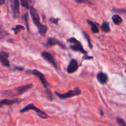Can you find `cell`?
Returning <instances> with one entry per match:
<instances>
[{
	"label": "cell",
	"mask_w": 126,
	"mask_h": 126,
	"mask_svg": "<svg viewBox=\"0 0 126 126\" xmlns=\"http://www.w3.org/2000/svg\"><path fill=\"white\" fill-rule=\"evenodd\" d=\"M30 12L31 16H32L33 22H34L35 25L38 28L39 33L42 36H45L47 31V27L46 25L42 24L40 21V18H39V16L38 15V12H37V11H36V9L33 6L30 7Z\"/></svg>",
	"instance_id": "1"
},
{
	"label": "cell",
	"mask_w": 126,
	"mask_h": 126,
	"mask_svg": "<svg viewBox=\"0 0 126 126\" xmlns=\"http://www.w3.org/2000/svg\"><path fill=\"white\" fill-rule=\"evenodd\" d=\"M10 2L13 13V17L14 18H17L20 14L19 0H10Z\"/></svg>",
	"instance_id": "5"
},
{
	"label": "cell",
	"mask_w": 126,
	"mask_h": 126,
	"mask_svg": "<svg viewBox=\"0 0 126 126\" xmlns=\"http://www.w3.org/2000/svg\"><path fill=\"white\" fill-rule=\"evenodd\" d=\"M20 102L18 99H4L0 101V107H2L4 105H12L14 103H18Z\"/></svg>",
	"instance_id": "13"
},
{
	"label": "cell",
	"mask_w": 126,
	"mask_h": 126,
	"mask_svg": "<svg viewBox=\"0 0 126 126\" xmlns=\"http://www.w3.org/2000/svg\"></svg>",
	"instance_id": "30"
},
{
	"label": "cell",
	"mask_w": 126,
	"mask_h": 126,
	"mask_svg": "<svg viewBox=\"0 0 126 126\" xmlns=\"http://www.w3.org/2000/svg\"><path fill=\"white\" fill-rule=\"evenodd\" d=\"M116 121L119 126H126V123L124 121V119H121L120 118H118L116 119Z\"/></svg>",
	"instance_id": "19"
},
{
	"label": "cell",
	"mask_w": 126,
	"mask_h": 126,
	"mask_svg": "<svg viewBox=\"0 0 126 126\" xmlns=\"http://www.w3.org/2000/svg\"><path fill=\"white\" fill-rule=\"evenodd\" d=\"M101 29L105 33H109L110 32V27L109 23L107 22H103V24L101 25Z\"/></svg>",
	"instance_id": "16"
},
{
	"label": "cell",
	"mask_w": 126,
	"mask_h": 126,
	"mask_svg": "<svg viewBox=\"0 0 126 126\" xmlns=\"http://www.w3.org/2000/svg\"><path fill=\"white\" fill-rule=\"evenodd\" d=\"M47 44L49 46H55L58 45L59 46L61 47L63 49H65L66 47L64 44H63L61 42H60L59 41H58L57 39H55V38H49L47 39Z\"/></svg>",
	"instance_id": "11"
},
{
	"label": "cell",
	"mask_w": 126,
	"mask_h": 126,
	"mask_svg": "<svg viewBox=\"0 0 126 126\" xmlns=\"http://www.w3.org/2000/svg\"><path fill=\"white\" fill-rule=\"evenodd\" d=\"M97 79L98 82L102 84H105L108 81V76L106 73L103 72H99L97 75Z\"/></svg>",
	"instance_id": "12"
},
{
	"label": "cell",
	"mask_w": 126,
	"mask_h": 126,
	"mask_svg": "<svg viewBox=\"0 0 126 126\" xmlns=\"http://www.w3.org/2000/svg\"><path fill=\"white\" fill-rule=\"evenodd\" d=\"M12 30L15 32V34H17L20 31L24 30V27H23V26L20 25H18L16 26L15 28H12Z\"/></svg>",
	"instance_id": "17"
},
{
	"label": "cell",
	"mask_w": 126,
	"mask_h": 126,
	"mask_svg": "<svg viewBox=\"0 0 126 126\" xmlns=\"http://www.w3.org/2000/svg\"><path fill=\"white\" fill-rule=\"evenodd\" d=\"M20 2H21V4L22 5V6L26 7L27 9L29 8V7H28V0H20Z\"/></svg>",
	"instance_id": "21"
},
{
	"label": "cell",
	"mask_w": 126,
	"mask_h": 126,
	"mask_svg": "<svg viewBox=\"0 0 126 126\" xmlns=\"http://www.w3.org/2000/svg\"><path fill=\"white\" fill-rule=\"evenodd\" d=\"M78 69V63L76 60L72 59L67 67V72L70 74L73 73L75 71H77Z\"/></svg>",
	"instance_id": "10"
},
{
	"label": "cell",
	"mask_w": 126,
	"mask_h": 126,
	"mask_svg": "<svg viewBox=\"0 0 126 126\" xmlns=\"http://www.w3.org/2000/svg\"><path fill=\"white\" fill-rule=\"evenodd\" d=\"M29 110L35 111L37 113V114H38V115L39 116L40 118H43V119H47V118H49V116H48L45 112L41 110L39 108H37V107H36L35 105H34L33 103H30V104H28V105H27L25 107H24L23 109L20 110V113H25V112H27Z\"/></svg>",
	"instance_id": "3"
},
{
	"label": "cell",
	"mask_w": 126,
	"mask_h": 126,
	"mask_svg": "<svg viewBox=\"0 0 126 126\" xmlns=\"http://www.w3.org/2000/svg\"><path fill=\"white\" fill-rule=\"evenodd\" d=\"M32 74H33V75H35V76H36L37 77H38L39 79L40 80V81L41 82V83L43 84V86H44L46 89L47 88L48 83H47V82L46 79L44 75H43L41 72H40V71H38V70H32Z\"/></svg>",
	"instance_id": "8"
},
{
	"label": "cell",
	"mask_w": 126,
	"mask_h": 126,
	"mask_svg": "<svg viewBox=\"0 0 126 126\" xmlns=\"http://www.w3.org/2000/svg\"><path fill=\"white\" fill-rule=\"evenodd\" d=\"M100 112H101V115H103V112L102 111V110L100 111Z\"/></svg>",
	"instance_id": "29"
},
{
	"label": "cell",
	"mask_w": 126,
	"mask_h": 126,
	"mask_svg": "<svg viewBox=\"0 0 126 126\" xmlns=\"http://www.w3.org/2000/svg\"><path fill=\"white\" fill-rule=\"evenodd\" d=\"M46 94H47L48 97H49V99H50V100L52 99V94H51V92H50V91L47 90V91Z\"/></svg>",
	"instance_id": "25"
},
{
	"label": "cell",
	"mask_w": 126,
	"mask_h": 126,
	"mask_svg": "<svg viewBox=\"0 0 126 126\" xmlns=\"http://www.w3.org/2000/svg\"><path fill=\"white\" fill-rule=\"evenodd\" d=\"M55 93L60 99L65 100L66 98H71L72 97H75V96L79 95L81 94V91L78 87H76L75 89L71 90L65 94H59L57 92H55Z\"/></svg>",
	"instance_id": "4"
},
{
	"label": "cell",
	"mask_w": 126,
	"mask_h": 126,
	"mask_svg": "<svg viewBox=\"0 0 126 126\" xmlns=\"http://www.w3.org/2000/svg\"><path fill=\"white\" fill-rule=\"evenodd\" d=\"M16 70H20V71H22V70H23V67H16Z\"/></svg>",
	"instance_id": "27"
},
{
	"label": "cell",
	"mask_w": 126,
	"mask_h": 126,
	"mask_svg": "<svg viewBox=\"0 0 126 126\" xmlns=\"http://www.w3.org/2000/svg\"><path fill=\"white\" fill-rule=\"evenodd\" d=\"M84 33V36L86 37V39H87V42H88V44H89V47L91 48V49H92V45L91 44V41H90V38H89V36L88 35V34H87V33H86L85 32H83Z\"/></svg>",
	"instance_id": "20"
},
{
	"label": "cell",
	"mask_w": 126,
	"mask_h": 126,
	"mask_svg": "<svg viewBox=\"0 0 126 126\" xmlns=\"http://www.w3.org/2000/svg\"><path fill=\"white\" fill-rule=\"evenodd\" d=\"M33 87V85L32 84H27L25 86H22L20 87H18L17 88L14 89V91H15L14 92V95H21L22 94L24 93L25 92L27 91L28 90H29L30 89H31Z\"/></svg>",
	"instance_id": "9"
},
{
	"label": "cell",
	"mask_w": 126,
	"mask_h": 126,
	"mask_svg": "<svg viewBox=\"0 0 126 126\" xmlns=\"http://www.w3.org/2000/svg\"><path fill=\"white\" fill-rule=\"evenodd\" d=\"M114 11L119 13H126V9H114Z\"/></svg>",
	"instance_id": "24"
},
{
	"label": "cell",
	"mask_w": 126,
	"mask_h": 126,
	"mask_svg": "<svg viewBox=\"0 0 126 126\" xmlns=\"http://www.w3.org/2000/svg\"><path fill=\"white\" fill-rule=\"evenodd\" d=\"M112 20H113V22L115 25H120L121 23L123 22V19H122L121 17L118 14H115L112 17Z\"/></svg>",
	"instance_id": "15"
},
{
	"label": "cell",
	"mask_w": 126,
	"mask_h": 126,
	"mask_svg": "<svg viewBox=\"0 0 126 126\" xmlns=\"http://www.w3.org/2000/svg\"><path fill=\"white\" fill-rule=\"evenodd\" d=\"M68 42H70V43H72L73 44V45L70 46V49L71 50H74V51L76 52H80L82 54H84L85 56L83 57L84 59H93L92 57H89L87 55V52H86V50L84 49L83 47H82V44L80 43L79 41H78L77 39L75 38H71L70 39H68Z\"/></svg>",
	"instance_id": "2"
},
{
	"label": "cell",
	"mask_w": 126,
	"mask_h": 126,
	"mask_svg": "<svg viewBox=\"0 0 126 126\" xmlns=\"http://www.w3.org/2000/svg\"><path fill=\"white\" fill-rule=\"evenodd\" d=\"M5 3V0H0V6Z\"/></svg>",
	"instance_id": "28"
},
{
	"label": "cell",
	"mask_w": 126,
	"mask_h": 126,
	"mask_svg": "<svg viewBox=\"0 0 126 126\" xmlns=\"http://www.w3.org/2000/svg\"><path fill=\"white\" fill-rule=\"evenodd\" d=\"M49 21H50L51 23H54L55 25H57L58 24V22L59 21V18H53V17H50L49 18Z\"/></svg>",
	"instance_id": "22"
},
{
	"label": "cell",
	"mask_w": 126,
	"mask_h": 126,
	"mask_svg": "<svg viewBox=\"0 0 126 126\" xmlns=\"http://www.w3.org/2000/svg\"><path fill=\"white\" fill-rule=\"evenodd\" d=\"M75 1H76L78 3H82V2H84V3H91V0H75Z\"/></svg>",
	"instance_id": "23"
},
{
	"label": "cell",
	"mask_w": 126,
	"mask_h": 126,
	"mask_svg": "<svg viewBox=\"0 0 126 126\" xmlns=\"http://www.w3.org/2000/svg\"><path fill=\"white\" fill-rule=\"evenodd\" d=\"M87 22L91 26V30L94 33H97L99 32V30H98V27H97V23L93 22L92 21L89 20H87Z\"/></svg>",
	"instance_id": "14"
},
{
	"label": "cell",
	"mask_w": 126,
	"mask_h": 126,
	"mask_svg": "<svg viewBox=\"0 0 126 126\" xmlns=\"http://www.w3.org/2000/svg\"><path fill=\"white\" fill-rule=\"evenodd\" d=\"M8 53L0 50V63L3 66H6V67H9L10 66V62L8 60Z\"/></svg>",
	"instance_id": "7"
},
{
	"label": "cell",
	"mask_w": 126,
	"mask_h": 126,
	"mask_svg": "<svg viewBox=\"0 0 126 126\" xmlns=\"http://www.w3.org/2000/svg\"><path fill=\"white\" fill-rule=\"evenodd\" d=\"M8 34L9 33L7 31H6L4 29H3L2 27H0V39H3L4 38L7 36Z\"/></svg>",
	"instance_id": "18"
},
{
	"label": "cell",
	"mask_w": 126,
	"mask_h": 126,
	"mask_svg": "<svg viewBox=\"0 0 126 126\" xmlns=\"http://www.w3.org/2000/svg\"><path fill=\"white\" fill-rule=\"evenodd\" d=\"M27 15L26 14L25 15V22H26V25H27V28H29V27H28V21H27Z\"/></svg>",
	"instance_id": "26"
},
{
	"label": "cell",
	"mask_w": 126,
	"mask_h": 126,
	"mask_svg": "<svg viewBox=\"0 0 126 126\" xmlns=\"http://www.w3.org/2000/svg\"><path fill=\"white\" fill-rule=\"evenodd\" d=\"M41 56L43 57V58L44 60H46L47 62L50 63L52 64L55 68L57 69V65L56 62H55V60H54V57H53L50 53L46 51L42 52Z\"/></svg>",
	"instance_id": "6"
}]
</instances>
